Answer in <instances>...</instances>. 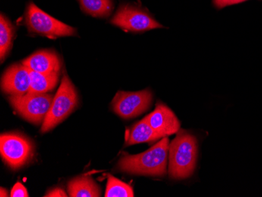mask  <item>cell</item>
<instances>
[{"label":"cell","instance_id":"cell-11","mask_svg":"<svg viewBox=\"0 0 262 197\" xmlns=\"http://www.w3.org/2000/svg\"><path fill=\"white\" fill-rule=\"evenodd\" d=\"M32 71L39 73H59L61 69V61L58 56L49 51H41L29 56L22 61Z\"/></svg>","mask_w":262,"mask_h":197},{"label":"cell","instance_id":"cell-6","mask_svg":"<svg viewBox=\"0 0 262 197\" xmlns=\"http://www.w3.org/2000/svg\"><path fill=\"white\" fill-rule=\"evenodd\" d=\"M26 25L30 32L47 37L74 36L76 30L42 11L37 6L30 4L26 13Z\"/></svg>","mask_w":262,"mask_h":197},{"label":"cell","instance_id":"cell-12","mask_svg":"<svg viewBox=\"0 0 262 197\" xmlns=\"http://www.w3.org/2000/svg\"><path fill=\"white\" fill-rule=\"evenodd\" d=\"M160 134L157 133L154 129L150 126L145 118L143 119L138 123H135L131 128L127 130L126 134V140L125 145H136V144L143 143V142H153L163 138Z\"/></svg>","mask_w":262,"mask_h":197},{"label":"cell","instance_id":"cell-19","mask_svg":"<svg viewBox=\"0 0 262 197\" xmlns=\"http://www.w3.org/2000/svg\"><path fill=\"white\" fill-rule=\"evenodd\" d=\"M44 196L66 197L68 196V194L64 192V189H61V188H55V189H53L52 190L47 192Z\"/></svg>","mask_w":262,"mask_h":197},{"label":"cell","instance_id":"cell-21","mask_svg":"<svg viewBox=\"0 0 262 197\" xmlns=\"http://www.w3.org/2000/svg\"><path fill=\"white\" fill-rule=\"evenodd\" d=\"M245 1H247V0H229V6L241 4V3L245 2Z\"/></svg>","mask_w":262,"mask_h":197},{"label":"cell","instance_id":"cell-10","mask_svg":"<svg viewBox=\"0 0 262 197\" xmlns=\"http://www.w3.org/2000/svg\"><path fill=\"white\" fill-rule=\"evenodd\" d=\"M145 118L150 126L163 137L173 135L180 130L181 123L176 115L163 103H157L154 111Z\"/></svg>","mask_w":262,"mask_h":197},{"label":"cell","instance_id":"cell-17","mask_svg":"<svg viewBox=\"0 0 262 197\" xmlns=\"http://www.w3.org/2000/svg\"><path fill=\"white\" fill-rule=\"evenodd\" d=\"M104 196L133 197L134 191L130 185L110 174Z\"/></svg>","mask_w":262,"mask_h":197},{"label":"cell","instance_id":"cell-14","mask_svg":"<svg viewBox=\"0 0 262 197\" xmlns=\"http://www.w3.org/2000/svg\"><path fill=\"white\" fill-rule=\"evenodd\" d=\"M30 70V69H29ZM30 94H46L53 91L58 82V73H39L30 70Z\"/></svg>","mask_w":262,"mask_h":197},{"label":"cell","instance_id":"cell-2","mask_svg":"<svg viewBox=\"0 0 262 197\" xmlns=\"http://www.w3.org/2000/svg\"><path fill=\"white\" fill-rule=\"evenodd\" d=\"M197 146L195 136L181 130L169 147V176L176 180L189 178L196 166Z\"/></svg>","mask_w":262,"mask_h":197},{"label":"cell","instance_id":"cell-9","mask_svg":"<svg viewBox=\"0 0 262 197\" xmlns=\"http://www.w3.org/2000/svg\"><path fill=\"white\" fill-rule=\"evenodd\" d=\"M30 70L23 64L10 66L3 75L1 87L9 95H23L30 89Z\"/></svg>","mask_w":262,"mask_h":197},{"label":"cell","instance_id":"cell-16","mask_svg":"<svg viewBox=\"0 0 262 197\" xmlns=\"http://www.w3.org/2000/svg\"><path fill=\"white\" fill-rule=\"evenodd\" d=\"M14 29L11 23L4 14H1L0 20V58L4 62L12 47Z\"/></svg>","mask_w":262,"mask_h":197},{"label":"cell","instance_id":"cell-1","mask_svg":"<svg viewBox=\"0 0 262 197\" xmlns=\"http://www.w3.org/2000/svg\"><path fill=\"white\" fill-rule=\"evenodd\" d=\"M169 147L168 138L164 137L158 143L142 154H123L118 162V170L131 174L163 177L166 173Z\"/></svg>","mask_w":262,"mask_h":197},{"label":"cell","instance_id":"cell-7","mask_svg":"<svg viewBox=\"0 0 262 197\" xmlns=\"http://www.w3.org/2000/svg\"><path fill=\"white\" fill-rule=\"evenodd\" d=\"M152 94L149 89L138 92L119 91L112 102L113 110L123 119L138 117L150 108Z\"/></svg>","mask_w":262,"mask_h":197},{"label":"cell","instance_id":"cell-13","mask_svg":"<svg viewBox=\"0 0 262 197\" xmlns=\"http://www.w3.org/2000/svg\"><path fill=\"white\" fill-rule=\"evenodd\" d=\"M68 192L72 197L101 196V189L92 178L88 176H79L68 184Z\"/></svg>","mask_w":262,"mask_h":197},{"label":"cell","instance_id":"cell-20","mask_svg":"<svg viewBox=\"0 0 262 197\" xmlns=\"http://www.w3.org/2000/svg\"><path fill=\"white\" fill-rule=\"evenodd\" d=\"M229 0H213V4L217 8H223V7L229 6Z\"/></svg>","mask_w":262,"mask_h":197},{"label":"cell","instance_id":"cell-22","mask_svg":"<svg viewBox=\"0 0 262 197\" xmlns=\"http://www.w3.org/2000/svg\"><path fill=\"white\" fill-rule=\"evenodd\" d=\"M0 195L1 196H7L8 195V193H7V190L4 189V188H1V190H0Z\"/></svg>","mask_w":262,"mask_h":197},{"label":"cell","instance_id":"cell-8","mask_svg":"<svg viewBox=\"0 0 262 197\" xmlns=\"http://www.w3.org/2000/svg\"><path fill=\"white\" fill-rule=\"evenodd\" d=\"M111 23L132 32H144L163 27L145 10L131 5H122Z\"/></svg>","mask_w":262,"mask_h":197},{"label":"cell","instance_id":"cell-3","mask_svg":"<svg viewBox=\"0 0 262 197\" xmlns=\"http://www.w3.org/2000/svg\"><path fill=\"white\" fill-rule=\"evenodd\" d=\"M79 105L77 91L66 74L63 76L61 85L54 97L49 113L41 127V133H47L64 121Z\"/></svg>","mask_w":262,"mask_h":197},{"label":"cell","instance_id":"cell-15","mask_svg":"<svg viewBox=\"0 0 262 197\" xmlns=\"http://www.w3.org/2000/svg\"><path fill=\"white\" fill-rule=\"evenodd\" d=\"M79 3L82 10L94 17H108L113 11L112 0H79Z\"/></svg>","mask_w":262,"mask_h":197},{"label":"cell","instance_id":"cell-18","mask_svg":"<svg viewBox=\"0 0 262 197\" xmlns=\"http://www.w3.org/2000/svg\"><path fill=\"white\" fill-rule=\"evenodd\" d=\"M11 197H28L29 196L26 187L20 182H17L10 192Z\"/></svg>","mask_w":262,"mask_h":197},{"label":"cell","instance_id":"cell-4","mask_svg":"<svg viewBox=\"0 0 262 197\" xmlns=\"http://www.w3.org/2000/svg\"><path fill=\"white\" fill-rule=\"evenodd\" d=\"M0 154L6 164L17 170L30 162L34 155V145L29 138L20 134H2Z\"/></svg>","mask_w":262,"mask_h":197},{"label":"cell","instance_id":"cell-5","mask_svg":"<svg viewBox=\"0 0 262 197\" xmlns=\"http://www.w3.org/2000/svg\"><path fill=\"white\" fill-rule=\"evenodd\" d=\"M54 96L47 94H30L10 95V105L19 115L28 121L39 124L45 120L52 105Z\"/></svg>","mask_w":262,"mask_h":197}]
</instances>
